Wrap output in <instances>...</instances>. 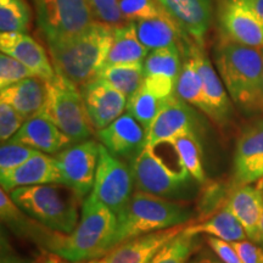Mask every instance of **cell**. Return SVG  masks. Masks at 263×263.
<instances>
[{
    "label": "cell",
    "mask_w": 263,
    "mask_h": 263,
    "mask_svg": "<svg viewBox=\"0 0 263 263\" xmlns=\"http://www.w3.org/2000/svg\"><path fill=\"white\" fill-rule=\"evenodd\" d=\"M215 62L233 103L246 112H263L261 49L223 39L215 49Z\"/></svg>",
    "instance_id": "obj_1"
},
{
    "label": "cell",
    "mask_w": 263,
    "mask_h": 263,
    "mask_svg": "<svg viewBox=\"0 0 263 263\" xmlns=\"http://www.w3.org/2000/svg\"><path fill=\"white\" fill-rule=\"evenodd\" d=\"M112 38L114 26L94 21L80 34L48 45L55 72L78 87L89 83L105 65Z\"/></svg>",
    "instance_id": "obj_2"
},
{
    "label": "cell",
    "mask_w": 263,
    "mask_h": 263,
    "mask_svg": "<svg viewBox=\"0 0 263 263\" xmlns=\"http://www.w3.org/2000/svg\"><path fill=\"white\" fill-rule=\"evenodd\" d=\"M116 233L117 216L90 194L82 205L77 227L65 235L55 254L73 263L99 259L115 248Z\"/></svg>",
    "instance_id": "obj_3"
},
{
    "label": "cell",
    "mask_w": 263,
    "mask_h": 263,
    "mask_svg": "<svg viewBox=\"0 0 263 263\" xmlns=\"http://www.w3.org/2000/svg\"><path fill=\"white\" fill-rule=\"evenodd\" d=\"M193 210L185 201H173L144 192H136L117 216L115 248L126 240L186 224Z\"/></svg>",
    "instance_id": "obj_4"
},
{
    "label": "cell",
    "mask_w": 263,
    "mask_h": 263,
    "mask_svg": "<svg viewBox=\"0 0 263 263\" xmlns=\"http://www.w3.org/2000/svg\"><path fill=\"white\" fill-rule=\"evenodd\" d=\"M9 195L22 211L54 232L71 234L78 224L82 199L62 184L17 188Z\"/></svg>",
    "instance_id": "obj_5"
},
{
    "label": "cell",
    "mask_w": 263,
    "mask_h": 263,
    "mask_svg": "<svg viewBox=\"0 0 263 263\" xmlns=\"http://www.w3.org/2000/svg\"><path fill=\"white\" fill-rule=\"evenodd\" d=\"M39 114L50 120L73 144L88 140L94 133L81 88L62 74L57 73L47 81V99Z\"/></svg>",
    "instance_id": "obj_6"
},
{
    "label": "cell",
    "mask_w": 263,
    "mask_h": 263,
    "mask_svg": "<svg viewBox=\"0 0 263 263\" xmlns=\"http://www.w3.org/2000/svg\"><path fill=\"white\" fill-rule=\"evenodd\" d=\"M137 192L173 200L189 201L197 192V183L186 168L174 170L155 154L154 147H145L130 164Z\"/></svg>",
    "instance_id": "obj_7"
},
{
    "label": "cell",
    "mask_w": 263,
    "mask_h": 263,
    "mask_svg": "<svg viewBox=\"0 0 263 263\" xmlns=\"http://www.w3.org/2000/svg\"><path fill=\"white\" fill-rule=\"evenodd\" d=\"M35 10L48 45L67 41L97 21L87 0H35Z\"/></svg>",
    "instance_id": "obj_8"
},
{
    "label": "cell",
    "mask_w": 263,
    "mask_h": 263,
    "mask_svg": "<svg viewBox=\"0 0 263 263\" xmlns=\"http://www.w3.org/2000/svg\"><path fill=\"white\" fill-rule=\"evenodd\" d=\"M134 176L132 167L118 157L111 155L100 144L98 168L95 174L93 195L118 216L133 196Z\"/></svg>",
    "instance_id": "obj_9"
},
{
    "label": "cell",
    "mask_w": 263,
    "mask_h": 263,
    "mask_svg": "<svg viewBox=\"0 0 263 263\" xmlns=\"http://www.w3.org/2000/svg\"><path fill=\"white\" fill-rule=\"evenodd\" d=\"M100 144L88 139L74 143L55 156L60 184L77 194L82 200L94 188Z\"/></svg>",
    "instance_id": "obj_10"
},
{
    "label": "cell",
    "mask_w": 263,
    "mask_h": 263,
    "mask_svg": "<svg viewBox=\"0 0 263 263\" xmlns=\"http://www.w3.org/2000/svg\"><path fill=\"white\" fill-rule=\"evenodd\" d=\"M218 24L224 39L251 48H263V21L245 0H222Z\"/></svg>",
    "instance_id": "obj_11"
},
{
    "label": "cell",
    "mask_w": 263,
    "mask_h": 263,
    "mask_svg": "<svg viewBox=\"0 0 263 263\" xmlns=\"http://www.w3.org/2000/svg\"><path fill=\"white\" fill-rule=\"evenodd\" d=\"M199 121L190 105L176 95L155 118L146 133L145 147L168 144L183 134L197 133Z\"/></svg>",
    "instance_id": "obj_12"
},
{
    "label": "cell",
    "mask_w": 263,
    "mask_h": 263,
    "mask_svg": "<svg viewBox=\"0 0 263 263\" xmlns=\"http://www.w3.org/2000/svg\"><path fill=\"white\" fill-rule=\"evenodd\" d=\"M98 138L111 155L130 164L146 145V130L128 112L98 130Z\"/></svg>",
    "instance_id": "obj_13"
},
{
    "label": "cell",
    "mask_w": 263,
    "mask_h": 263,
    "mask_svg": "<svg viewBox=\"0 0 263 263\" xmlns=\"http://www.w3.org/2000/svg\"><path fill=\"white\" fill-rule=\"evenodd\" d=\"M263 178V118L246 126L234 153V184L246 185Z\"/></svg>",
    "instance_id": "obj_14"
},
{
    "label": "cell",
    "mask_w": 263,
    "mask_h": 263,
    "mask_svg": "<svg viewBox=\"0 0 263 263\" xmlns=\"http://www.w3.org/2000/svg\"><path fill=\"white\" fill-rule=\"evenodd\" d=\"M0 215L2 222L20 238L31 240L35 245L55 254L64 241L62 233L54 232L22 211L5 190L0 192Z\"/></svg>",
    "instance_id": "obj_15"
},
{
    "label": "cell",
    "mask_w": 263,
    "mask_h": 263,
    "mask_svg": "<svg viewBox=\"0 0 263 263\" xmlns=\"http://www.w3.org/2000/svg\"><path fill=\"white\" fill-rule=\"evenodd\" d=\"M80 88L95 129H104L122 116L127 108L126 95L101 78H94Z\"/></svg>",
    "instance_id": "obj_16"
},
{
    "label": "cell",
    "mask_w": 263,
    "mask_h": 263,
    "mask_svg": "<svg viewBox=\"0 0 263 263\" xmlns=\"http://www.w3.org/2000/svg\"><path fill=\"white\" fill-rule=\"evenodd\" d=\"M190 51L195 59L197 70L202 78L206 101L205 115L218 126H224L228 123L232 114V104L228 91L216 68L202 50L201 45L194 42V44L190 45Z\"/></svg>",
    "instance_id": "obj_17"
},
{
    "label": "cell",
    "mask_w": 263,
    "mask_h": 263,
    "mask_svg": "<svg viewBox=\"0 0 263 263\" xmlns=\"http://www.w3.org/2000/svg\"><path fill=\"white\" fill-rule=\"evenodd\" d=\"M182 65L179 47L153 50L144 60L143 84L161 97L173 98Z\"/></svg>",
    "instance_id": "obj_18"
},
{
    "label": "cell",
    "mask_w": 263,
    "mask_h": 263,
    "mask_svg": "<svg viewBox=\"0 0 263 263\" xmlns=\"http://www.w3.org/2000/svg\"><path fill=\"white\" fill-rule=\"evenodd\" d=\"M186 224L136 236L117 245L100 263H149L167 242L180 234Z\"/></svg>",
    "instance_id": "obj_19"
},
{
    "label": "cell",
    "mask_w": 263,
    "mask_h": 263,
    "mask_svg": "<svg viewBox=\"0 0 263 263\" xmlns=\"http://www.w3.org/2000/svg\"><path fill=\"white\" fill-rule=\"evenodd\" d=\"M193 41L202 45L212 18V0H157Z\"/></svg>",
    "instance_id": "obj_20"
},
{
    "label": "cell",
    "mask_w": 263,
    "mask_h": 263,
    "mask_svg": "<svg viewBox=\"0 0 263 263\" xmlns=\"http://www.w3.org/2000/svg\"><path fill=\"white\" fill-rule=\"evenodd\" d=\"M0 50L22 62L33 73L45 81L52 80L57 74L45 49L27 33H2Z\"/></svg>",
    "instance_id": "obj_21"
},
{
    "label": "cell",
    "mask_w": 263,
    "mask_h": 263,
    "mask_svg": "<svg viewBox=\"0 0 263 263\" xmlns=\"http://www.w3.org/2000/svg\"><path fill=\"white\" fill-rule=\"evenodd\" d=\"M44 154L57 155L72 145V140L42 114L27 120L11 140Z\"/></svg>",
    "instance_id": "obj_22"
},
{
    "label": "cell",
    "mask_w": 263,
    "mask_h": 263,
    "mask_svg": "<svg viewBox=\"0 0 263 263\" xmlns=\"http://www.w3.org/2000/svg\"><path fill=\"white\" fill-rule=\"evenodd\" d=\"M0 183L6 193L26 186L60 184L57 161L48 154L38 153L17 168L0 173Z\"/></svg>",
    "instance_id": "obj_23"
},
{
    "label": "cell",
    "mask_w": 263,
    "mask_h": 263,
    "mask_svg": "<svg viewBox=\"0 0 263 263\" xmlns=\"http://www.w3.org/2000/svg\"><path fill=\"white\" fill-rule=\"evenodd\" d=\"M226 205L244 227L248 239L257 244L263 215V190L250 184L234 185L227 197Z\"/></svg>",
    "instance_id": "obj_24"
},
{
    "label": "cell",
    "mask_w": 263,
    "mask_h": 263,
    "mask_svg": "<svg viewBox=\"0 0 263 263\" xmlns=\"http://www.w3.org/2000/svg\"><path fill=\"white\" fill-rule=\"evenodd\" d=\"M47 99V81L33 76L0 91V101L14 107L26 121L42 111Z\"/></svg>",
    "instance_id": "obj_25"
},
{
    "label": "cell",
    "mask_w": 263,
    "mask_h": 263,
    "mask_svg": "<svg viewBox=\"0 0 263 263\" xmlns=\"http://www.w3.org/2000/svg\"><path fill=\"white\" fill-rule=\"evenodd\" d=\"M137 34L147 50L180 47L182 37H188L168 14L136 24Z\"/></svg>",
    "instance_id": "obj_26"
},
{
    "label": "cell",
    "mask_w": 263,
    "mask_h": 263,
    "mask_svg": "<svg viewBox=\"0 0 263 263\" xmlns=\"http://www.w3.org/2000/svg\"><path fill=\"white\" fill-rule=\"evenodd\" d=\"M184 232L189 234L200 235L206 234L213 238L221 239L227 242H236L246 240L244 227L239 222V219L234 216V213L230 211L227 205L222 206L217 210L215 213L207 217L205 221H200L194 224L186 226Z\"/></svg>",
    "instance_id": "obj_27"
},
{
    "label": "cell",
    "mask_w": 263,
    "mask_h": 263,
    "mask_svg": "<svg viewBox=\"0 0 263 263\" xmlns=\"http://www.w3.org/2000/svg\"><path fill=\"white\" fill-rule=\"evenodd\" d=\"M147 51L138 38L136 24L116 26L114 27L112 44L104 66L144 62Z\"/></svg>",
    "instance_id": "obj_28"
},
{
    "label": "cell",
    "mask_w": 263,
    "mask_h": 263,
    "mask_svg": "<svg viewBox=\"0 0 263 263\" xmlns=\"http://www.w3.org/2000/svg\"><path fill=\"white\" fill-rule=\"evenodd\" d=\"M173 98L166 99L161 97V95L155 93L154 90L149 89L146 85L141 84L139 89L128 99L126 111L136 118L147 133V130H149L151 124L155 121V118L159 116V114L163 110V107Z\"/></svg>",
    "instance_id": "obj_29"
},
{
    "label": "cell",
    "mask_w": 263,
    "mask_h": 263,
    "mask_svg": "<svg viewBox=\"0 0 263 263\" xmlns=\"http://www.w3.org/2000/svg\"><path fill=\"white\" fill-rule=\"evenodd\" d=\"M176 95L185 103L201 110L203 114L206 112L202 78L197 70L195 59L190 51V47L188 49V55L185 57V60L182 65L178 82H177Z\"/></svg>",
    "instance_id": "obj_30"
},
{
    "label": "cell",
    "mask_w": 263,
    "mask_h": 263,
    "mask_svg": "<svg viewBox=\"0 0 263 263\" xmlns=\"http://www.w3.org/2000/svg\"><path fill=\"white\" fill-rule=\"evenodd\" d=\"M97 78L106 81L129 99L144 82V62L103 66Z\"/></svg>",
    "instance_id": "obj_31"
},
{
    "label": "cell",
    "mask_w": 263,
    "mask_h": 263,
    "mask_svg": "<svg viewBox=\"0 0 263 263\" xmlns=\"http://www.w3.org/2000/svg\"><path fill=\"white\" fill-rule=\"evenodd\" d=\"M171 145L178 159L197 183H206V173L202 162V147L197 133H186L176 138Z\"/></svg>",
    "instance_id": "obj_32"
},
{
    "label": "cell",
    "mask_w": 263,
    "mask_h": 263,
    "mask_svg": "<svg viewBox=\"0 0 263 263\" xmlns=\"http://www.w3.org/2000/svg\"><path fill=\"white\" fill-rule=\"evenodd\" d=\"M31 11L24 0H0V31L2 33H27Z\"/></svg>",
    "instance_id": "obj_33"
},
{
    "label": "cell",
    "mask_w": 263,
    "mask_h": 263,
    "mask_svg": "<svg viewBox=\"0 0 263 263\" xmlns=\"http://www.w3.org/2000/svg\"><path fill=\"white\" fill-rule=\"evenodd\" d=\"M185 229V228H184ZM197 245V235L183 230L167 242L149 263H188Z\"/></svg>",
    "instance_id": "obj_34"
},
{
    "label": "cell",
    "mask_w": 263,
    "mask_h": 263,
    "mask_svg": "<svg viewBox=\"0 0 263 263\" xmlns=\"http://www.w3.org/2000/svg\"><path fill=\"white\" fill-rule=\"evenodd\" d=\"M120 8L127 24H137L167 14L157 0H120Z\"/></svg>",
    "instance_id": "obj_35"
},
{
    "label": "cell",
    "mask_w": 263,
    "mask_h": 263,
    "mask_svg": "<svg viewBox=\"0 0 263 263\" xmlns=\"http://www.w3.org/2000/svg\"><path fill=\"white\" fill-rule=\"evenodd\" d=\"M38 153L41 151L21 145V144L12 143V141L3 143L0 147V173L17 168Z\"/></svg>",
    "instance_id": "obj_36"
},
{
    "label": "cell",
    "mask_w": 263,
    "mask_h": 263,
    "mask_svg": "<svg viewBox=\"0 0 263 263\" xmlns=\"http://www.w3.org/2000/svg\"><path fill=\"white\" fill-rule=\"evenodd\" d=\"M33 76L35 74L27 66L10 55L2 52L0 55V90Z\"/></svg>",
    "instance_id": "obj_37"
},
{
    "label": "cell",
    "mask_w": 263,
    "mask_h": 263,
    "mask_svg": "<svg viewBox=\"0 0 263 263\" xmlns=\"http://www.w3.org/2000/svg\"><path fill=\"white\" fill-rule=\"evenodd\" d=\"M97 21L110 26L126 24L120 8V0H87Z\"/></svg>",
    "instance_id": "obj_38"
},
{
    "label": "cell",
    "mask_w": 263,
    "mask_h": 263,
    "mask_svg": "<svg viewBox=\"0 0 263 263\" xmlns=\"http://www.w3.org/2000/svg\"><path fill=\"white\" fill-rule=\"evenodd\" d=\"M26 120L14 107L0 101V139L8 143L24 126Z\"/></svg>",
    "instance_id": "obj_39"
},
{
    "label": "cell",
    "mask_w": 263,
    "mask_h": 263,
    "mask_svg": "<svg viewBox=\"0 0 263 263\" xmlns=\"http://www.w3.org/2000/svg\"><path fill=\"white\" fill-rule=\"evenodd\" d=\"M244 263H263V249L251 240L232 242Z\"/></svg>",
    "instance_id": "obj_40"
},
{
    "label": "cell",
    "mask_w": 263,
    "mask_h": 263,
    "mask_svg": "<svg viewBox=\"0 0 263 263\" xmlns=\"http://www.w3.org/2000/svg\"><path fill=\"white\" fill-rule=\"evenodd\" d=\"M207 244L223 263H244L230 242L210 236L207 239Z\"/></svg>",
    "instance_id": "obj_41"
},
{
    "label": "cell",
    "mask_w": 263,
    "mask_h": 263,
    "mask_svg": "<svg viewBox=\"0 0 263 263\" xmlns=\"http://www.w3.org/2000/svg\"><path fill=\"white\" fill-rule=\"evenodd\" d=\"M2 263H29L26 259L18 257L12 252H9L8 250H4L3 248L2 251Z\"/></svg>",
    "instance_id": "obj_42"
},
{
    "label": "cell",
    "mask_w": 263,
    "mask_h": 263,
    "mask_svg": "<svg viewBox=\"0 0 263 263\" xmlns=\"http://www.w3.org/2000/svg\"><path fill=\"white\" fill-rule=\"evenodd\" d=\"M188 263H223L221 259H217L213 257L212 255H209L207 252H203V254H199L194 257L192 261H189Z\"/></svg>",
    "instance_id": "obj_43"
},
{
    "label": "cell",
    "mask_w": 263,
    "mask_h": 263,
    "mask_svg": "<svg viewBox=\"0 0 263 263\" xmlns=\"http://www.w3.org/2000/svg\"><path fill=\"white\" fill-rule=\"evenodd\" d=\"M245 3L254 10L255 14L263 21V0H245Z\"/></svg>",
    "instance_id": "obj_44"
},
{
    "label": "cell",
    "mask_w": 263,
    "mask_h": 263,
    "mask_svg": "<svg viewBox=\"0 0 263 263\" xmlns=\"http://www.w3.org/2000/svg\"><path fill=\"white\" fill-rule=\"evenodd\" d=\"M44 263H73V262H70L67 261V259L61 257V256H59L57 254H52V252H50V255L48 256L47 258H45Z\"/></svg>",
    "instance_id": "obj_45"
},
{
    "label": "cell",
    "mask_w": 263,
    "mask_h": 263,
    "mask_svg": "<svg viewBox=\"0 0 263 263\" xmlns=\"http://www.w3.org/2000/svg\"><path fill=\"white\" fill-rule=\"evenodd\" d=\"M257 244L263 246V215H262L261 223H259V232H258V241H257Z\"/></svg>",
    "instance_id": "obj_46"
},
{
    "label": "cell",
    "mask_w": 263,
    "mask_h": 263,
    "mask_svg": "<svg viewBox=\"0 0 263 263\" xmlns=\"http://www.w3.org/2000/svg\"><path fill=\"white\" fill-rule=\"evenodd\" d=\"M81 263H100V259H93V261H88V262H81Z\"/></svg>",
    "instance_id": "obj_47"
},
{
    "label": "cell",
    "mask_w": 263,
    "mask_h": 263,
    "mask_svg": "<svg viewBox=\"0 0 263 263\" xmlns=\"http://www.w3.org/2000/svg\"><path fill=\"white\" fill-rule=\"evenodd\" d=\"M261 50H262V55H263V48H262V49H261Z\"/></svg>",
    "instance_id": "obj_48"
}]
</instances>
